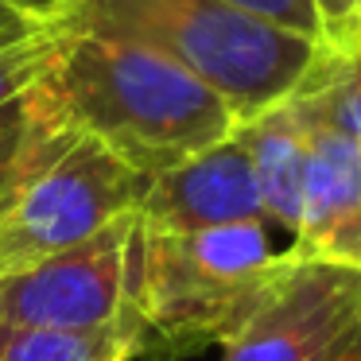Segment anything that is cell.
<instances>
[{"label":"cell","mask_w":361,"mask_h":361,"mask_svg":"<svg viewBox=\"0 0 361 361\" xmlns=\"http://www.w3.org/2000/svg\"><path fill=\"white\" fill-rule=\"evenodd\" d=\"M357 330L361 272L295 257L260 311L221 345V361H334Z\"/></svg>","instance_id":"cell-7"},{"label":"cell","mask_w":361,"mask_h":361,"mask_svg":"<svg viewBox=\"0 0 361 361\" xmlns=\"http://www.w3.org/2000/svg\"><path fill=\"white\" fill-rule=\"evenodd\" d=\"M51 24H59L55 8H39L32 0H0V39L39 32V27H51Z\"/></svg>","instance_id":"cell-16"},{"label":"cell","mask_w":361,"mask_h":361,"mask_svg":"<svg viewBox=\"0 0 361 361\" xmlns=\"http://www.w3.org/2000/svg\"><path fill=\"white\" fill-rule=\"evenodd\" d=\"M32 4H39V8H55V0H32Z\"/></svg>","instance_id":"cell-18"},{"label":"cell","mask_w":361,"mask_h":361,"mask_svg":"<svg viewBox=\"0 0 361 361\" xmlns=\"http://www.w3.org/2000/svg\"><path fill=\"white\" fill-rule=\"evenodd\" d=\"M63 27L102 32L187 66L245 121L288 102L330 55L226 0H55Z\"/></svg>","instance_id":"cell-3"},{"label":"cell","mask_w":361,"mask_h":361,"mask_svg":"<svg viewBox=\"0 0 361 361\" xmlns=\"http://www.w3.org/2000/svg\"><path fill=\"white\" fill-rule=\"evenodd\" d=\"M121 357H136L133 319L109 330H90V334L0 326V361H121Z\"/></svg>","instance_id":"cell-11"},{"label":"cell","mask_w":361,"mask_h":361,"mask_svg":"<svg viewBox=\"0 0 361 361\" xmlns=\"http://www.w3.org/2000/svg\"><path fill=\"white\" fill-rule=\"evenodd\" d=\"M136 210L35 268L0 280V326L90 334L128 322Z\"/></svg>","instance_id":"cell-5"},{"label":"cell","mask_w":361,"mask_h":361,"mask_svg":"<svg viewBox=\"0 0 361 361\" xmlns=\"http://www.w3.org/2000/svg\"><path fill=\"white\" fill-rule=\"evenodd\" d=\"M226 4H233L241 12H252V16L283 27V32H295V35H307V39L322 43L319 39V16H314L311 0H226Z\"/></svg>","instance_id":"cell-14"},{"label":"cell","mask_w":361,"mask_h":361,"mask_svg":"<svg viewBox=\"0 0 361 361\" xmlns=\"http://www.w3.org/2000/svg\"><path fill=\"white\" fill-rule=\"evenodd\" d=\"M241 144L257 175L264 221L295 237L303 210V171H307V133L295 94L241 125Z\"/></svg>","instance_id":"cell-9"},{"label":"cell","mask_w":361,"mask_h":361,"mask_svg":"<svg viewBox=\"0 0 361 361\" xmlns=\"http://www.w3.org/2000/svg\"><path fill=\"white\" fill-rule=\"evenodd\" d=\"M78 133L63 125L47 94V78L16 102L0 105V210L12 202L20 187L59 156Z\"/></svg>","instance_id":"cell-10"},{"label":"cell","mask_w":361,"mask_h":361,"mask_svg":"<svg viewBox=\"0 0 361 361\" xmlns=\"http://www.w3.org/2000/svg\"><path fill=\"white\" fill-rule=\"evenodd\" d=\"M319 39L330 55H345L361 43V0H311Z\"/></svg>","instance_id":"cell-13"},{"label":"cell","mask_w":361,"mask_h":361,"mask_svg":"<svg viewBox=\"0 0 361 361\" xmlns=\"http://www.w3.org/2000/svg\"><path fill=\"white\" fill-rule=\"evenodd\" d=\"M121 361H136V357H121Z\"/></svg>","instance_id":"cell-19"},{"label":"cell","mask_w":361,"mask_h":361,"mask_svg":"<svg viewBox=\"0 0 361 361\" xmlns=\"http://www.w3.org/2000/svg\"><path fill=\"white\" fill-rule=\"evenodd\" d=\"M47 94L71 133L97 140L148 183L241 128L226 97L187 66L102 32L63 27Z\"/></svg>","instance_id":"cell-1"},{"label":"cell","mask_w":361,"mask_h":361,"mask_svg":"<svg viewBox=\"0 0 361 361\" xmlns=\"http://www.w3.org/2000/svg\"><path fill=\"white\" fill-rule=\"evenodd\" d=\"M334 361H361V330H357V334L350 338V345H345V350L338 353Z\"/></svg>","instance_id":"cell-17"},{"label":"cell","mask_w":361,"mask_h":361,"mask_svg":"<svg viewBox=\"0 0 361 361\" xmlns=\"http://www.w3.org/2000/svg\"><path fill=\"white\" fill-rule=\"evenodd\" d=\"M59 39H63V20L39 32L0 39V105L16 102L20 94L35 90L47 78L59 55Z\"/></svg>","instance_id":"cell-12"},{"label":"cell","mask_w":361,"mask_h":361,"mask_svg":"<svg viewBox=\"0 0 361 361\" xmlns=\"http://www.w3.org/2000/svg\"><path fill=\"white\" fill-rule=\"evenodd\" d=\"M330 63H334V86L338 97H342L345 121H350L353 136L361 144V43L345 55H330Z\"/></svg>","instance_id":"cell-15"},{"label":"cell","mask_w":361,"mask_h":361,"mask_svg":"<svg viewBox=\"0 0 361 361\" xmlns=\"http://www.w3.org/2000/svg\"><path fill=\"white\" fill-rule=\"evenodd\" d=\"M136 218L152 229H171V233L264 221V206H260L249 152L241 144V128L226 144L156 175L136 206Z\"/></svg>","instance_id":"cell-8"},{"label":"cell","mask_w":361,"mask_h":361,"mask_svg":"<svg viewBox=\"0 0 361 361\" xmlns=\"http://www.w3.org/2000/svg\"><path fill=\"white\" fill-rule=\"evenodd\" d=\"M307 133L303 210L288 249L299 260L361 272V144L345 121L330 55L295 90Z\"/></svg>","instance_id":"cell-6"},{"label":"cell","mask_w":361,"mask_h":361,"mask_svg":"<svg viewBox=\"0 0 361 361\" xmlns=\"http://www.w3.org/2000/svg\"><path fill=\"white\" fill-rule=\"evenodd\" d=\"M291 264L295 252H276L264 221L171 233L136 218L128 288L136 353L183 357L206 345H226Z\"/></svg>","instance_id":"cell-2"},{"label":"cell","mask_w":361,"mask_h":361,"mask_svg":"<svg viewBox=\"0 0 361 361\" xmlns=\"http://www.w3.org/2000/svg\"><path fill=\"white\" fill-rule=\"evenodd\" d=\"M148 179L90 136H74L0 210V280L102 233L140 206Z\"/></svg>","instance_id":"cell-4"}]
</instances>
